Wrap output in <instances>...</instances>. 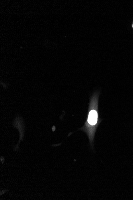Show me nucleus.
I'll list each match as a JSON object with an SVG mask.
<instances>
[{"instance_id":"nucleus-2","label":"nucleus","mask_w":133,"mask_h":200,"mask_svg":"<svg viewBox=\"0 0 133 200\" xmlns=\"http://www.w3.org/2000/svg\"></svg>"},{"instance_id":"nucleus-1","label":"nucleus","mask_w":133,"mask_h":200,"mask_svg":"<svg viewBox=\"0 0 133 200\" xmlns=\"http://www.w3.org/2000/svg\"><path fill=\"white\" fill-rule=\"evenodd\" d=\"M98 113L97 111L92 109L88 114V123L90 125L95 126L98 123Z\"/></svg>"}]
</instances>
